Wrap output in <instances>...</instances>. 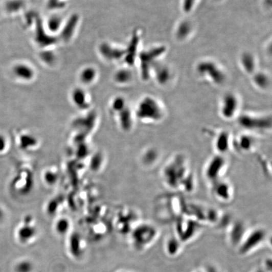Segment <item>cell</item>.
Segmentation results:
<instances>
[{
    "mask_svg": "<svg viewBox=\"0 0 272 272\" xmlns=\"http://www.w3.org/2000/svg\"><path fill=\"white\" fill-rule=\"evenodd\" d=\"M159 230L150 222H143L135 225L132 238L136 246L145 247L151 245L158 238Z\"/></svg>",
    "mask_w": 272,
    "mask_h": 272,
    "instance_id": "cell-9",
    "label": "cell"
},
{
    "mask_svg": "<svg viewBox=\"0 0 272 272\" xmlns=\"http://www.w3.org/2000/svg\"><path fill=\"white\" fill-rule=\"evenodd\" d=\"M162 158V151L156 146L147 147L140 155L141 165L147 169L156 167L161 162Z\"/></svg>",
    "mask_w": 272,
    "mask_h": 272,
    "instance_id": "cell-15",
    "label": "cell"
},
{
    "mask_svg": "<svg viewBox=\"0 0 272 272\" xmlns=\"http://www.w3.org/2000/svg\"><path fill=\"white\" fill-rule=\"evenodd\" d=\"M36 234V229L32 225L31 226L29 224L24 225L18 231V238L19 240L23 243H26L24 241H27L30 239L33 238V236Z\"/></svg>",
    "mask_w": 272,
    "mask_h": 272,
    "instance_id": "cell-23",
    "label": "cell"
},
{
    "mask_svg": "<svg viewBox=\"0 0 272 272\" xmlns=\"http://www.w3.org/2000/svg\"><path fill=\"white\" fill-rule=\"evenodd\" d=\"M132 75L131 72L128 70H122L117 73L116 80L119 83L127 84L132 80Z\"/></svg>",
    "mask_w": 272,
    "mask_h": 272,
    "instance_id": "cell-25",
    "label": "cell"
},
{
    "mask_svg": "<svg viewBox=\"0 0 272 272\" xmlns=\"http://www.w3.org/2000/svg\"><path fill=\"white\" fill-rule=\"evenodd\" d=\"M236 122L243 131L258 136L271 132L272 119L270 114L241 112Z\"/></svg>",
    "mask_w": 272,
    "mask_h": 272,
    "instance_id": "cell-3",
    "label": "cell"
},
{
    "mask_svg": "<svg viewBox=\"0 0 272 272\" xmlns=\"http://www.w3.org/2000/svg\"><path fill=\"white\" fill-rule=\"evenodd\" d=\"M115 116L118 126L125 132H131L135 126V118L134 110L130 108L129 105L122 108V110L114 114Z\"/></svg>",
    "mask_w": 272,
    "mask_h": 272,
    "instance_id": "cell-14",
    "label": "cell"
},
{
    "mask_svg": "<svg viewBox=\"0 0 272 272\" xmlns=\"http://www.w3.org/2000/svg\"><path fill=\"white\" fill-rule=\"evenodd\" d=\"M215 1L221 2V1H222V0H215Z\"/></svg>",
    "mask_w": 272,
    "mask_h": 272,
    "instance_id": "cell-30",
    "label": "cell"
},
{
    "mask_svg": "<svg viewBox=\"0 0 272 272\" xmlns=\"http://www.w3.org/2000/svg\"><path fill=\"white\" fill-rule=\"evenodd\" d=\"M12 72L13 76L18 80L29 81L34 77V70L29 64L19 62L13 66Z\"/></svg>",
    "mask_w": 272,
    "mask_h": 272,
    "instance_id": "cell-19",
    "label": "cell"
},
{
    "mask_svg": "<svg viewBox=\"0 0 272 272\" xmlns=\"http://www.w3.org/2000/svg\"><path fill=\"white\" fill-rule=\"evenodd\" d=\"M198 0H181L182 11L186 14H189L194 11L198 4Z\"/></svg>",
    "mask_w": 272,
    "mask_h": 272,
    "instance_id": "cell-27",
    "label": "cell"
},
{
    "mask_svg": "<svg viewBox=\"0 0 272 272\" xmlns=\"http://www.w3.org/2000/svg\"><path fill=\"white\" fill-rule=\"evenodd\" d=\"M70 222L66 219H60L56 224L57 232L59 234H65L69 229Z\"/></svg>",
    "mask_w": 272,
    "mask_h": 272,
    "instance_id": "cell-28",
    "label": "cell"
},
{
    "mask_svg": "<svg viewBox=\"0 0 272 272\" xmlns=\"http://www.w3.org/2000/svg\"><path fill=\"white\" fill-rule=\"evenodd\" d=\"M175 221L176 236L182 243L197 236L202 230L203 225L185 215L178 217Z\"/></svg>",
    "mask_w": 272,
    "mask_h": 272,
    "instance_id": "cell-10",
    "label": "cell"
},
{
    "mask_svg": "<svg viewBox=\"0 0 272 272\" xmlns=\"http://www.w3.org/2000/svg\"><path fill=\"white\" fill-rule=\"evenodd\" d=\"M239 63H240L242 70L246 74L253 75L258 71L257 59L254 54L250 52H244L239 58Z\"/></svg>",
    "mask_w": 272,
    "mask_h": 272,
    "instance_id": "cell-18",
    "label": "cell"
},
{
    "mask_svg": "<svg viewBox=\"0 0 272 272\" xmlns=\"http://www.w3.org/2000/svg\"><path fill=\"white\" fill-rule=\"evenodd\" d=\"M160 177L171 192L189 194L197 190V177L189 157L184 153H176L171 156L163 165Z\"/></svg>",
    "mask_w": 272,
    "mask_h": 272,
    "instance_id": "cell-1",
    "label": "cell"
},
{
    "mask_svg": "<svg viewBox=\"0 0 272 272\" xmlns=\"http://www.w3.org/2000/svg\"><path fill=\"white\" fill-rule=\"evenodd\" d=\"M134 111L137 121L148 125L161 124L167 116L164 103L152 95H146L141 99Z\"/></svg>",
    "mask_w": 272,
    "mask_h": 272,
    "instance_id": "cell-2",
    "label": "cell"
},
{
    "mask_svg": "<svg viewBox=\"0 0 272 272\" xmlns=\"http://www.w3.org/2000/svg\"><path fill=\"white\" fill-rule=\"evenodd\" d=\"M212 197L217 202L226 205L233 202L235 198V189L232 183L224 178L209 184Z\"/></svg>",
    "mask_w": 272,
    "mask_h": 272,
    "instance_id": "cell-11",
    "label": "cell"
},
{
    "mask_svg": "<svg viewBox=\"0 0 272 272\" xmlns=\"http://www.w3.org/2000/svg\"><path fill=\"white\" fill-rule=\"evenodd\" d=\"M72 100L73 104L79 109L86 110L90 106V99L88 95L81 89H75L73 92Z\"/></svg>",
    "mask_w": 272,
    "mask_h": 272,
    "instance_id": "cell-20",
    "label": "cell"
},
{
    "mask_svg": "<svg viewBox=\"0 0 272 272\" xmlns=\"http://www.w3.org/2000/svg\"><path fill=\"white\" fill-rule=\"evenodd\" d=\"M252 76L253 83L258 89L261 91H266L270 88V78L265 72L258 70Z\"/></svg>",
    "mask_w": 272,
    "mask_h": 272,
    "instance_id": "cell-22",
    "label": "cell"
},
{
    "mask_svg": "<svg viewBox=\"0 0 272 272\" xmlns=\"http://www.w3.org/2000/svg\"><path fill=\"white\" fill-rule=\"evenodd\" d=\"M194 27H193L191 21L185 20H182L175 29V37L178 40H186L191 36Z\"/></svg>",
    "mask_w": 272,
    "mask_h": 272,
    "instance_id": "cell-21",
    "label": "cell"
},
{
    "mask_svg": "<svg viewBox=\"0 0 272 272\" xmlns=\"http://www.w3.org/2000/svg\"><path fill=\"white\" fill-rule=\"evenodd\" d=\"M167 46L157 44L151 46L141 53V72L144 78L148 80L152 77L154 68L162 62V58L167 53Z\"/></svg>",
    "mask_w": 272,
    "mask_h": 272,
    "instance_id": "cell-5",
    "label": "cell"
},
{
    "mask_svg": "<svg viewBox=\"0 0 272 272\" xmlns=\"http://www.w3.org/2000/svg\"><path fill=\"white\" fill-rule=\"evenodd\" d=\"M266 238H267V232L262 227H257L249 230L245 237L239 244L241 254H247L257 248L260 244L265 241Z\"/></svg>",
    "mask_w": 272,
    "mask_h": 272,
    "instance_id": "cell-13",
    "label": "cell"
},
{
    "mask_svg": "<svg viewBox=\"0 0 272 272\" xmlns=\"http://www.w3.org/2000/svg\"><path fill=\"white\" fill-rule=\"evenodd\" d=\"M152 77L159 85L167 86L173 80V73L171 67L161 62L154 68Z\"/></svg>",
    "mask_w": 272,
    "mask_h": 272,
    "instance_id": "cell-16",
    "label": "cell"
},
{
    "mask_svg": "<svg viewBox=\"0 0 272 272\" xmlns=\"http://www.w3.org/2000/svg\"><path fill=\"white\" fill-rule=\"evenodd\" d=\"M97 72L93 67H85L80 72V80L83 83L90 84L96 79Z\"/></svg>",
    "mask_w": 272,
    "mask_h": 272,
    "instance_id": "cell-24",
    "label": "cell"
},
{
    "mask_svg": "<svg viewBox=\"0 0 272 272\" xmlns=\"http://www.w3.org/2000/svg\"><path fill=\"white\" fill-rule=\"evenodd\" d=\"M230 163L225 155L214 153L204 166L203 175L208 184L225 178Z\"/></svg>",
    "mask_w": 272,
    "mask_h": 272,
    "instance_id": "cell-6",
    "label": "cell"
},
{
    "mask_svg": "<svg viewBox=\"0 0 272 272\" xmlns=\"http://www.w3.org/2000/svg\"><path fill=\"white\" fill-rule=\"evenodd\" d=\"M23 5L21 0H9L5 4V10L9 13H14L21 9Z\"/></svg>",
    "mask_w": 272,
    "mask_h": 272,
    "instance_id": "cell-26",
    "label": "cell"
},
{
    "mask_svg": "<svg viewBox=\"0 0 272 272\" xmlns=\"http://www.w3.org/2000/svg\"><path fill=\"white\" fill-rule=\"evenodd\" d=\"M254 272H268V270H262V269H257Z\"/></svg>",
    "mask_w": 272,
    "mask_h": 272,
    "instance_id": "cell-29",
    "label": "cell"
},
{
    "mask_svg": "<svg viewBox=\"0 0 272 272\" xmlns=\"http://www.w3.org/2000/svg\"><path fill=\"white\" fill-rule=\"evenodd\" d=\"M196 72L202 80L214 86H221L227 80V73L224 67L213 59H205L198 62Z\"/></svg>",
    "mask_w": 272,
    "mask_h": 272,
    "instance_id": "cell-4",
    "label": "cell"
},
{
    "mask_svg": "<svg viewBox=\"0 0 272 272\" xmlns=\"http://www.w3.org/2000/svg\"><path fill=\"white\" fill-rule=\"evenodd\" d=\"M241 109L240 98L233 92H228L220 100L218 112L223 121H236L241 113Z\"/></svg>",
    "mask_w": 272,
    "mask_h": 272,
    "instance_id": "cell-7",
    "label": "cell"
},
{
    "mask_svg": "<svg viewBox=\"0 0 272 272\" xmlns=\"http://www.w3.org/2000/svg\"><path fill=\"white\" fill-rule=\"evenodd\" d=\"M247 226L241 221H233L230 224L229 238L231 243L240 244L248 231Z\"/></svg>",
    "mask_w": 272,
    "mask_h": 272,
    "instance_id": "cell-17",
    "label": "cell"
},
{
    "mask_svg": "<svg viewBox=\"0 0 272 272\" xmlns=\"http://www.w3.org/2000/svg\"><path fill=\"white\" fill-rule=\"evenodd\" d=\"M259 145V136L252 133L242 131L234 135L233 151L241 154H250L257 150Z\"/></svg>",
    "mask_w": 272,
    "mask_h": 272,
    "instance_id": "cell-12",
    "label": "cell"
},
{
    "mask_svg": "<svg viewBox=\"0 0 272 272\" xmlns=\"http://www.w3.org/2000/svg\"><path fill=\"white\" fill-rule=\"evenodd\" d=\"M206 132L211 138L214 153L225 155L233 151L234 135L225 129H206Z\"/></svg>",
    "mask_w": 272,
    "mask_h": 272,
    "instance_id": "cell-8",
    "label": "cell"
}]
</instances>
